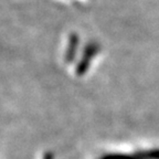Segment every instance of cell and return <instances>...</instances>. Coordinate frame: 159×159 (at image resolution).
Wrapping results in <instances>:
<instances>
[{"mask_svg": "<svg viewBox=\"0 0 159 159\" xmlns=\"http://www.w3.org/2000/svg\"><path fill=\"white\" fill-rule=\"evenodd\" d=\"M96 159H159V148H135L132 150H117L101 155Z\"/></svg>", "mask_w": 159, "mask_h": 159, "instance_id": "cell-1", "label": "cell"}]
</instances>
